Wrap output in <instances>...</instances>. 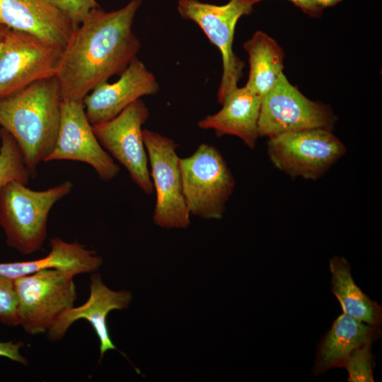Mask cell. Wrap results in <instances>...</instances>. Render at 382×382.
Instances as JSON below:
<instances>
[{
	"label": "cell",
	"mask_w": 382,
	"mask_h": 382,
	"mask_svg": "<svg viewBox=\"0 0 382 382\" xmlns=\"http://www.w3.org/2000/svg\"><path fill=\"white\" fill-rule=\"evenodd\" d=\"M141 0L105 12L93 9L73 31L57 72L62 99L83 101L96 87L120 75L137 57L140 41L132 30Z\"/></svg>",
	"instance_id": "6da1fadb"
},
{
	"label": "cell",
	"mask_w": 382,
	"mask_h": 382,
	"mask_svg": "<svg viewBox=\"0 0 382 382\" xmlns=\"http://www.w3.org/2000/svg\"><path fill=\"white\" fill-rule=\"evenodd\" d=\"M62 96L56 76L36 81L0 99V126L17 141L30 177L54 146Z\"/></svg>",
	"instance_id": "7a4b0ae2"
},
{
	"label": "cell",
	"mask_w": 382,
	"mask_h": 382,
	"mask_svg": "<svg viewBox=\"0 0 382 382\" xmlns=\"http://www.w3.org/2000/svg\"><path fill=\"white\" fill-rule=\"evenodd\" d=\"M74 187L66 180L44 190L13 181L0 190V226L6 244L22 255L40 250L47 236V222L54 205Z\"/></svg>",
	"instance_id": "3957f363"
},
{
	"label": "cell",
	"mask_w": 382,
	"mask_h": 382,
	"mask_svg": "<svg viewBox=\"0 0 382 382\" xmlns=\"http://www.w3.org/2000/svg\"><path fill=\"white\" fill-rule=\"evenodd\" d=\"M183 192L190 215L222 218L235 179L219 150L202 144L190 156L179 159Z\"/></svg>",
	"instance_id": "277c9868"
},
{
	"label": "cell",
	"mask_w": 382,
	"mask_h": 382,
	"mask_svg": "<svg viewBox=\"0 0 382 382\" xmlns=\"http://www.w3.org/2000/svg\"><path fill=\"white\" fill-rule=\"evenodd\" d=\"M75 275L45 270L14 279L19 325L31 335L46 333L77 299Z\"/></svg>",
	"instance_id": "5b68a950"
},
{
	"label": "cell",
	"mask_w": 382,
	"mask_h": 382,
	"mask_svg": "<svg viewBox=\"0 0 382 382\" xmlns=\"http://www.w3.org/2000/svg\"><path fill=\"white\" fill-rule=\"evenodd\" d=\"M253 6L250 0H229L221 6L198 0L178 1L177 9L180 16L197 24L221 54L223 73L217 93L221 104L238 87L243 75L245 64L233 50V37L238 19L250 14Z\"/></svg>",
	"instance_id": "8992f818"
},
{
	"label": "cell",
	"mask_w": 382,
	"mask_h": 382,
	"mask_svg": "<svg viewBox=\"0 0 382 382\" xmlns=\"http://www.w3.org/2000/svg\"><path fill=\"white\" fill-rule=\"evenodd\" d=\"M346 152L330 129L317 128L269 138L267 154L274 166L292 178L316 180Z\"/></svg>",
	"instance_id": "52a82bcc"
},
{
	"label": "cell",
	"mask_w": 382,
	"mask_h": 382,
	"mask_svg": "<svg viewBox=\"0 0 382 382\" xmlns=\"http://www.w3.org/2000/svg\"><path fill=\"white\" fill-rule=\"evenodd\" d=\"M62 50L33 35L8 28L0 51V99L56 76Z\"/></svg>",
	"instance_id": "ba28073f"
},
{
	"label": "cell",
	"mask_w": 382,
	"mask_h": 382,
	"mask_svg": "<svg viewBox=\"0 0 382 382\" xmlns=\"http://www.w3.org/2000/svg\"><path fill=\"white\" fill-rule=\"evenodd\" d=\"M142 134L156 193L154 221L163 228H185L190 223V214L183 192L178 144L154 131L143 129Z\"/></svg>",
	"instance_id": "9c48e42d"
},
{
	"label": "cell",
	"mask_w": 382,
	"mask_h": 382,
	"mask_svg": "<svg viewBox=\"0 0 382 382\" xmlns=\"http://www.w3.org/2000/svg\"><path fill=\"white\" fill-rule=\"evenodd\" d=\"M335 116L327 105L303 96L282 73L262 97L259 137L268 138L284 132L323 128L332 129Z\"/></svg>",
	"instance_id": "30bf717a"
},
{
	"label": "cell",
	"mask_w": 382,
	"mask_h": 382,
	"mask_svg": "<svg viewBox=\"0 0 382 382\" xmlns=\"http://www.w3.org/2000/svg\"><path fill=\"white\" fill-rule=\"evenodd\" d=\"M149 115L148 108L139 99L114 118L92 126L104 149L125 168L144 193L150 195L154 186L141 128Z\"/></svg>",
	"instance_id": "8fae6325"
},
{
	"label": "cell",
	"mask_w": 382,
	"mask_h": 382,
	"mask_svg": "<svg viewBox=\"0 0 382 382\" xmlns=\"http://www.w3.org/2000/svg\"><path fill=\"white\" fill-rule=\"evenodd\" d=\"M62 160L88 164L99 178L105 182L112 180L120 172V166L95 135L83 101H62L56 142L45 162Z\"/></svg>",
	"instance_id": "7c38bea8"
},
{
	"label": "cell",
	"mask_w": 382,
	"mask_h": 382,
	"mask_svg": "<svg viewBox=\"0 0 382 382\" xmlns=\"http://www.w3.org/2000/svg\"><path fill=\"white\" fill-rule=\"evenodd\" d=\"M90 295L86 302L79 306L68 308L46 332L52 342L61 340L69 328L77 320H86L94 330L100 342V361L109 350L116 349L108 330L107 317L114 310L127 308L131 301L129 291H113L102 281L100 274L94 273L90 278Z\"/></svg>",
	"instance_id": "4fadbf2b"
},
{
	"label": "cell",
	"mask_w": 382,
	"mask_h": 382,
	"mask_svg": "<svg viewBox=\"0 0 382 382\" xmlns=\"http://www.w3.org/2000/svg\"><path fill=\"white\" fill-rule=\"evenodd\" d=\"M158 89L154 75L136 57L117 81L98 86L84 98L87 118L91 125L110 120L142 96L156 94Z\"/></svg>",
	"instance_id": "5bb4252c"
},
{
	"label": "cell",
	"mask_w": 382,
	"mask_h": 382,
	"mask_svg": "<svg viewBox=\"0 0 382 382\" xmlns=\"http://www.w3.org/2000/svg\"><path fill=\"white\" fill-rule=\"evenodd\" d=\"M0 23L62 49L75 29L47 0H0Z\"/></svg>",
	"instance_id": "9a60e30c"
},
{
	"label": "cell",
	"mask_w": 382,
	"mask_h": 382,
	"mask_svg": "<svg viewBox=\"0 0 382 382\" xmlns=\"http://www.w3.org/2000/svg\"><path fill=\"white\" fill-rule=\"evenodd\" d=\"M262 97L245 86L237 87L224 99L222 108L200 120L202 129H213L217 136L239 137L249 148L256 145Z\"/></svg>",
	"instance_id": "2e32d148"
},
{
	"label": "cell",
	"mask_w": 382,
	"mask_h": 382,
	"mask_svg": "<svg viewBox=\"0 0 382 382\" xmlns=\"http://www.w3.org/2000/svg\"><path fill=\"white\" fill-rule=\"evenodd\" d=\"M50 251L40 259L0 262V275L16 279L45 270H58L78 275L93 273L103 264L97 253L77 242L69 243L59 237L50 240Z\"/></svg>",
	"instance_id": "e0dca14e"
},
{
	"label": "cell",
	"mask_w": 382,
	"mask_h": 382,
	"mask_svg": "<svg viewBox=\"0 0 382 382\" xmlns=\"http://www.w3.org/2000/svg\"><path fill=\"white\" fill-rule=\"evenodd\" d=\"M380 334L379 326L370 325L341 314L333 322L319 346L314 373L320 374L333 367H342L352 353L372 342Z\"/></svg>",
	"instance_id": "ac0fdd59"
},
{
	"label": "cell",
	"mask_w": 382,
	"mask_h": 382,
	"mask_svg": "<svg viewBox=\"0 0 382 382\" xmlns=\"http://www.w3.org/2000/svg\"><path fill=\"white\" fill-rule=\"evenodd\" d=\"M332 274V291L337 299L343 313L373 326H379L382 308L366 295L354 282L350 266L343 257L335 256L330 260Z\"/></svg>",
	"instance_id": "d6986e66"
},
{
	"label": "cell",
	"mask_w": 382,
	"mask_h": 382,
	"mask_svg": "<svg viewBox=\"0 0 382 382\" xmlns=\"http://www.w3.org/2000/svg\"><path fill=\"white\" fill-rule=\"evenodd\" d=\"M243 48L250 64L245 86L262 97L283 73L284 52L273 38L260 30L243 44Z\"/></svg>",
	"instance_id": "ffe728a7"
},
{
	"label": "cell",
	"mask_w": 382,
	"mask_h": 382,
	"mask_svg": "<svg viewBox=\"0 0 382 382\" xmlns=\"http://www.w3.org/2000/svg\"><path fill=\"white\" fill-rule=\"evenodd\" d=\"M0 141V190L13 181L28 185L30 173L17 141L1 127Z\"/></svg>",
	"instance_id": "44dd1931"
},
{
	"label": "cell",
	"mask_w": 382,
	"mask_h": 382,
	"mask_svg": "<svg viewBox=\"0 0 382 382\" xmlns=\"http://www.w3.org/2000/svg\"><path fill=\"white\" fill-rule=\"evenodd\" d=\"M372 342L356 349L345 361L342 367L348 372L349 382H373L374 357L371 352Z\"/></svg>",
	"instance_id": "7402d4cb"
},
{
	"label": "cell",
	"mask_w": 382,
	"mask_h": 382,
	"mask_svg": "<svg viewBox=\"0 0 382 382\" xmlns=\"http://www.w3.org/2000/svg\"><path fill=\"white\" fill-rule=\"evenodd\" d=\"M0 322L8 326L19 325L14 279L2 275H0Z\"/></svg>",
	"instance_id": "603a6c76"
},
{
	"label": "cell",
	"mask_w": 382,
	"mask_h": 382,
	"mask_svg": "<svg viewBox=\"0 0 382 382\" xmlns=\"http://www.w3.org/2000/svg\"><path fill=\"white\" fill-rule=\"evenodd\" d=\"M47 1L69 18L75 28L84 21L93 9L99 6L96 0Z\"/></svg>",
	"instance_id": "cb8c5ba5"
},
{
	"label": "cell",
	"mask_w": 382,
	"mask_h": 382,
	"mask_svg": "<svg viewBox=\"0 0 382 382\" xmlns=\"http://www.w3.org/2000/svg\"><path fill=\"white\" fill-rule=\"evenodd\" d=\"M24 344L22 342L0 341V357L8 358L13 361L27 366L28 361L20 352Z\"/></svg>",
	"instance_id": "d4e9b609"
},
{
	"label": "cell",
	"mask_w": 382,
	"mask_h": 382,
	"mask_svg": "<svg viewBox=\"0 0 382 382\" xmlns=\"http://www.w3.org/2000/svg\"><path fill=\"white\" fill-rule=\"evenodd\" d=\"M251 4H255L262 0H250ZM294 5L300 8L304 13L311 16H320L323 9L316 5L313 0H289Z\"/></svg>",
	"instance_id": "484cf974"
},
{
	"label": "cell",
	"mask_w": 382,
	"mask_h": 382,
	"mask_svg": "<svg viewBox=\"0 0 382 382\" xmlns=\"http://www.w3.org/2000/svg\"><path fill=\"white\" fill-rule=\"evenodd\" d=\"M313 1L318 6H319L321 9H323L325 7L334 6L338 4L339 2H340L342 0H313Z\"/></svg>",
	"instance_id": "4316f807"
},
{
	"label": "cell",
	"mask_w": 382,
	"mask_h": 382,
	"mask_svg": "<svg viewBox=\"0 0 382 382\" xmlns=\"http://www.w3.org/2000/svg\"><path fill=\"white\" fill-rule=\"evenodd\" d=\"M8 28L0 23V51L3 46Z\"/></svg>",
	"instance_id": "83f0119b"
}]
</instances>
